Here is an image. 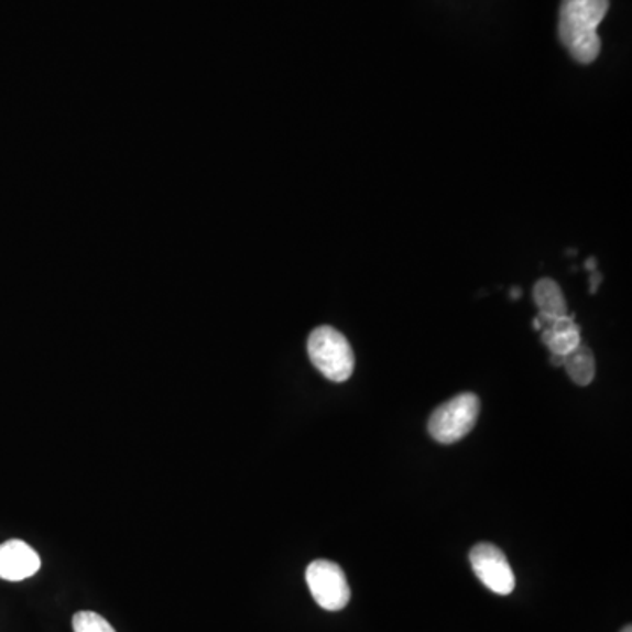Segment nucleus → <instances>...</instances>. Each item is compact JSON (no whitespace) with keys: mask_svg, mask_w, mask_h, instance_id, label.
I'll list each match as a JSON object with an SVG mask.
<instances>
[{"mask_svg":"<svg viewBox=\"0 0 632 632\" xmlns=\"http://www.w3.org/2000/svg\"><path fill=\"white\" fill-rule=\"evenodd\" d=\"M542 341L545 342L552 356H568L581 342L580 327L575 316L568 315L555 320L542 322Z\"/></svg>","mask_w":632,"mask_h":632,"instance_id":"obj_7","label":"nucleus"},{"mask_svg":"<svg viewBox=\"0 0 632 632\" xmlns=\"http://www.w3.org/2000/svg\"><path fill=\"white\" fill-rule=\"evenodd\" d=\"M587 269H589V271H596V259H589V262H587Z\"/></svg>","mask_w":632,"mask_h":632,"instance_id":"obj_11","label":"nucleus"},{"mask_svg":"<svg viewBox=\"0 0 632 632\" xmlns=\"http://www.w3.org/2000/svg\"><path fill=\"white\" fill-rule=\"evenodd\" d=\"M306 584L318 607L327 611H339L350 602V585L347 575L333 560H313L306 569Z\"/></svg>","mask_w":632,"mask_h":632,"instance_id":"obj_4","label":"nucleus"},{"mask_svg":"<svg viewBox=\"0 0 632 632\" xmlns=\"http://www.w3.org/2000/svg\"><path fill=\"white\" fill-rule=\"evenodd\" d=\"M610 0H563L559 37L569 55L580 64H592L601 53L599 23L607 17Z\"/></svg>","mask_w":632,"mask_h":632,"instance_id":"obj_1","label":"nucleus"},{"mask_svg":"<svg viewBox=\"0 0 632 632\" xmlns=\"http://www.w3.org/2000/svg\"><path fill=\"white\" fill-rule=\"evenodd\" d=\"M308 356L327 380L342 383L353 374L356 356L350 342L330 325L313 330L308 339Z\"/></svg>","mask_w":632,"mask_h":632,"instance_id":"obj_2","label":"nucleus"},{"mask_svg":"<svg viewBox=\"0 0 632 632\" xmlns=\"http://www.w3.org/2000/svg\"><path fill=\"white\" fill-rule=\"evenodd\" d=\"M471 568L478 580L499 596H508L515 590V575L506 555L492 543H478L469 552Z\"/></svg>","mask_w":632,"mask_h":632,"instance_id":"obj_5","label":"nucleus"},{"mask_svg":"<svg viewBox=\"0 0 632 632\" xmlns=\"http://www.w3.org/2000/svg\"><path fill=\"white\" fill-rule=\"evenodd\" d=\"M74 632H117L105 617L96 611H78L73 617Z\"/></svg>","mask_w":632,"mask_h":632,"instance_id":"obj_10","label":"nucleus"},{"mask_svg":"<svg viewBox=\"0 0 632 632\" xmlns=\"http://www.w3.org/2000/svg\"><path fill=\"white\" fill-rule=\"evenodd\" d=\"M622 632H632L631 625H628V628H625Z\"/></svg>","mask_w":632,"mask_h":632,"instance_id":"obj_12","label":"nucleus"},{"mask_svg":"<svg viewBox=\"0 0 632 632\" xmlns=\"http://www.w3.org/2000/svg\"><path fill=\"white\" fill-rule=\"evenodd\" d=\"M41 569V557L22 540H9L0 545V578L22 581Z\"/></svg>","mask_w":632,"mask_h":632,"instance_id":"obj_6","label":"nucleus"},{"mask_svg":"<svg viewBox=\"0 0 632 632\" xmlns=\"http://www.w3.org/2000/svg\"><path fill=\"white\" fill-rule=\"evenodd\" d=\"M480 407L481 403L477 394L472 392L457 394L434 410L427 429L436 442L443 445H454L471 433L480 415Z\"/></svg>","mask_w":632,"mask_h":632,"instance_id":"obj_3","label":"nucleus"},{"mask_svg":"<svg viewBox=\"0 0 632 632\" xmlns=\"http://www.w3.org/2000/svg\"><path fill=\"white\" fill-rule=\"evenodd\" d=\"M563 368L576 385L587 386L596 377V359L589 347L580 342L568 356L563 357Z\"/></svg>","mask_w":632,"mask_h":632,"instance_id":"obj_9","label":"nucleus"},{"mask_svg":"<svg viewBox=\"0 0 632 632\" xmlns=\"http://www.w3.org/2000/svg\"><path fill=\"white\" fill-rule=\"evenodd\" d=\"M534 303L540 309V316H537L540 322L555 320V318L569 315L563 291L551 277H543L534 285Z\"/></svg>","mask_w":632,"mask_h":632,"instance_id":"obj_8","label":"nucleus"}]
</instances>
